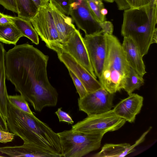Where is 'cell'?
Listing matches in <instances>:
<instances>
[{"label": "cell", "instance_id": "35", "mask_svg": "<svg viewBox=\"0 0 157 157\" xmlns=\"http://www.w3.org/2000/svg\"><path fill=\"white\" fill-rule=\"evenodd\" d=\"M116 4H120L122 3L124 1V0H114Z\"/></svg>", "mask_w": 157, "mask_h": 157}, {"label": "cell", "instance_id": "33", "mask_svg": "<svg viewBox=\"0 0 157 157\" xmlns=\"http://www.w3.org/2000/svg\"><path fill=\"white\" fill-rule=\"evenodd\" d=\"M145 5L157 4V0H144Z\"/></svg>", "mask_w": 157, "mask_h": 157}, {"label": "cell", "instance_id": "6", "mask_svg": "<svg viewBox=\"0 0 157 157\" xmlns=\"http://www.w3.org/2000/svg\"><path fill=\"white\" fill-rule=\"evenodd\" d=\"M69 15L85 36L104 34L101 23L94 18L86 0H71Z\"/></svg>", "mask_w": 157, "mask_h": 157}, {"label": "cell", "instance_id": "22", "mask_svg": "<svg viewBox=\"0 0 157 157\" xmlns=\"http://www.w3.org/2000/svg\"><path fill=\"white\" fill-rule=\"evenodd\" d=\"M89 9L94 18L99 23L106 21V16L101 13L104 8L102 0H86Z\"/></svg>", "mask_w": 157, "mask_h": 157}, {"label": "cell", "instance_id": "19", "mask_svg": "<svg viewBox=\"0 0 157 157\" xmlns=\"http://www.w3.org/2000/svg\"><path fill=\"white\" fill-rule=\"evenodd\" d=\"M13 23L23 36L29 39L36 44H39L38 35L30 21L23 19L18 17H13Z\"/></svg>", "mask_w": 157, "mask_h": 157}, {"label": "cell", "instance_id": "16", "mask_svg": "<svg viewBox=\"0 0 157 157\" xmlns=\"http://www.w3.org/2000/svg\"><path fill=\"white\" fill-rule=\"evenodd\" d=\"M0 152L12 157H54L47 151L35 145L28 143H24L21 146L0 147Z\"/></svg>", "mask_w": 157, "mask_h": 157}, {"label": "cell", "instance_id": "3", "mask_svg": "<svg viewBox=\"0 0 157 157\" xmlns=\"http://www.w3.org/2000/svg\"><path fill=\"white\" fill-rule=\"evenodd\" d=\"M106 53L99 81L103 87L114 94L123 89L129 75L130 66L126 60L122 44L112 34H104Z\"/></svg>", "mask_w": 157, "mask_h": 157}, {"label": "cell", "instance_id": "15", "mask_svg": "<svg viewBox=\"0 0 157 157\" xmlns=\"http://www.w3.org/2000/svg\"><path fill=\"white\" fill-rule=\"evenodd\" d=\"M148 129L132 145L128 143L120 144H106L99 152L92 156L94 157H123L135 151V147L143 142L149 132Z\"/></svg>", "mask_w": 157, "mask_h": 157}, {"label": "cell", "instance_id": "13", "mask_svg": "<svg viewBox=\"0 0 157 157\" xmlns=\"http://www.w3.org/2000/svg\"><path fill=\"white\" fill-rule=\"evenodd\" d=\"M49 6L60 40V43L67 41L76 29L71 18L61 11L50 0Z\"/></svg>", "mask_w": 157, "mask_h": 157}, {"label": "cell", "instance_id": "28", "mask_svg": "<svg viewBox=\"0 0 157 157\" xmlns=\"http://www.w3.org/2000/svg\"><path fill=\"white\" fill-rule=\"evenodd\" d=\"M15 135L13 133L0 129V143H6L11 142L13 139Z\"/></svg>", "mask_w": 157, "mask_h": 157}, {"label": "cell", "instance_id": "4", "mask_svg": "<svg viewBox=\"0 0 157 157\" xmlns=\"http://www.w3.org/2000/svg\"><path fill=\"white\" fill-rule=\"evenodd\" d=\"M63 157H81L99 149L104 133H84L71 129L57 133Z\"/></svg>", "mask_w": 157, "mask_h": 157}, {"label": "cell", "instance_id": "10", "mask_svg": "<svg viewBox=\"0 0 157 157\" xmlns=\"http://www.w3.org/2000/svg\"><path fill=\"white\" fill-rule=\"evenodd\" d=\"M83 38L94 73L99 78L106 55V44L105 35L85 36Z\"/></svg>", "mask_w": 157, "mask_h": 157}, {"label": "cell", "instance_id": "7", "mask_svg": "<svg viewBox=\"0 0 157 157\" xmlns=\"http://www.w3.org/2000/svg\"><path fill=\"white\" fill-rule=\"evenodd\" d=\"M31 22L38 36L48 48L51 49L60 43L49 4L39 8Z\"/></svg>", "mask_w": 157, "mask_h": 157}, {"label": "cell", "instance_id": "1", "mask_svg": "<svg viewBox=\"0 0 157 157\" xmlns=\"http://www.w3.org/2000/svg\"><path fill=\"white\" fill-rule=\"evenodd\" d=\"M48 59L28 42L15 45L5 55L6 78L38 112L56 106L58 102V92L48 78Z\"/></svg>", "mask_w": 157, "mask_h": 157}, {"label": "cell", "instance_id": "36", "mask_svg": "<svg viewBox=\"0 0 157 157\" xmlns=\"http://www.w3.org/2000/svg\"><path fill=\"white\" fill-rule=\"evenodd\" d=\"M105 1L109 3H112L114 2V0H104Z\"/></svg>", "mask_w": 157, "mask_h": 157}, {"label": "cell", "instance_id": "30", "mask_svg": "<svg viewBox=\"0 0 157 157\" xmlns=\"http://www.w3.org/2000/svg\"><path fill=\"white\" fill-rule=\"evenodd\" d=\"M13 17L4 14L0 12V24L13 23Z\"/></svg>", "mask_w": 157, "mask_h": 157}, {"label": "cell", "instance_id": "34", "mask_svg": "<svg viewBox=\"0 0 157 157\" xmlns=\"http://www.w3.org/2000/svg\"><path fill=\"white\" fill-rule=\"evenodd\" d=\"M101 12L103 15L106 16V15H107L108 13V10L104 8L101 10Z\"/></svg>", "mask_w": 157, "mask_h": 157}, {"label": "cell", "instance_id": "12", "mask_svg": "<svg viewBox=\"0 0 157 157\" xmlns=\"http://www.w3.org/2000/svg\"><path fill=\"white\" fill-rule=\"evenodd\" d=\"M121 100L111 110L114 114L129 123L133 122L143 105V97L135 93Z\"/></svg>", "mask_w": 157, "mask_h": 157}, {"label": "cell", "instance_id": "20", "mask_svg": "<svg viewBox=\"0 0 157 157\" xmlns=\"http://www.w3.org/2000/svg\"><path fill=\"white\" fill-rule=\"evenodd\" d=\"M18 17L31 21L36 15L38 9L32 0H15Z\"/></svg>", "mask_w": 157, "mask_h": 157}, {"label": "cell", "instance_id": "31", "mask_svg": "<svg viewBox=\"0 0 157 157\" xmlns=\"http://www.w3.org/2000/svg\"><path fill=\"white\" fill-rule=\"evenodd\" d=\"M38 9L48 5L49 0H32Z\"/></svg>", "mask_w": 157, "mask_h": 157}, {"label": "cell", "instance_id": "21", "mask_svg": "<svg viewBox=\"0 0 157 157\" xmlns=\"http://www.w3.org/2000/svg\"><path fill=\"white\" fill-rule=\"evenodd\" d=\"M144 83L142 76L130 67L129 76L126 79L123 89L129 95L136 90L139 89Z\"/></svg>", "mask_w": 157, "mask_h": 157}, {"label": "cell", "instance_id": "32", "mask_svg": "<svg viewBox=\"0 0 157 157\" xmlns=\"http://www.w3.org/2000/svg\"><path fill=\"white\" fill-rule=\"evenodd\" d=\"M0 129L9 131L6 120L0 113Z\"/></svg>", "mask_w": 157, "mask_h": 157}, {"label": "cell", "instance_id": "11", "mask_svg": "<svg viewBox=\"0 0 157 157\" xmlns=\"http://www.w3.org/2000/svg\"><path fill=\"white\" fill-rule=\"evenodd\" d=\"M56 53L60 61L81 81L88 93L103 87L99 81L70 54L64 52Z\"/></svg>", "mask_w": 157, "mask_h": 157}, {"label": "cell", "instance_id": "14", "mask_svg": "<svg viewBox=\"0 0 157 157\" xmlns=\"http://www.w3.org/2000/svg\"><path fill=\"white\" fill-rule=\"evenodd\" d=\"M122 46L130 67L143 76L147 73L143 57L136 44L130 38L124 37Z\"/></svg>", "mask_w": 157, "mask_h": 157}, {"label": "cell", "instance_id": "5", "mask_svg": "<svg viewBox=\"0 0 157 157\" xmlns=\"http://www.w3.org/2000/svg\"><path fill=\"white\" fill-rule=\"evenodd\" d=\"M126 121L115 115L111 109L98 114L88 116L72 126L73 131L84 133H105L118 130Z\"/></svg>", "mask_w": 157, "mask_h": 157}, {"label": "cell", "instance_id": "8", "mask_svg": "<svg viewBox=\"0 0 157 157\" xmlns=\"http://www.w3.org/2000/svg\"><path fill=\"white\" fill-rule=\"evenodd\" d=\"M51 49L56 52H64L69 54L97 78L90 61L84 38L78 30L76 29L67 41L54 46Z\"/></svg>", "mask_w": 157, "mask_h": 157}, {"label": "cell", "instance_id": "24", "mask_svg": "<svg viewBox=\"0 0 157 157\" xmlns=\"http://www.w3.org/2000/svg\"><path fill=\"white\" fill-rule=\"evenodd\" d=\"M69 74L73 82L80 98H82L88 93L81 81L70 70H68Z\"/></svg>", "mask_w": 157, "mask_h": 157}, {"label": "cell", "instance_id": "26", "mask_svg": "<svg viewBox=\"0 0 157 157\" xmlns=\"http://www.w3.org/2000/svg\"><path fill=\"white\" fill-rule=\"evenodd\" d=\"M55 113L58 116L59 122L65 121L69 124H73L74 121L68 113L62 110L61 108H58Z\"/></svg>", "mask_w": 157, "mask_h": 157}, {"label": "cell", "instance_id": "9", "mask_svg": "<svg viewBox=\"0 0 157 157\" xmlns=\"http://www.w3.org/2000/svg\"><path fill=\"white\" fill-rule=\"evenodd\" d=\"M113 96L114 94L109 93L103 87L88 93L82 98H78L79 110L88 116L109 111L113 107Z\"/></svg>", "mask_w": 157, "mask_h": 157}, {"label": "cell", "instance_id": "27", "mask_svg": "<svg viewBox=\"0 0 157 157\" xmlns=\"http://www.w3.org/2000/svg\"><path fill=\"white\" fill-rule=\"evenodd\" d=\"M0 4L7 10L17 13L15 0H0Z\"/></svg>", "mask_w": 157, "mask_h": 157}, {"label": "cell", "instance_id": "17", "mask_svg": "<svg viewBox=\"0 0 157 157\" xmlns=\"http://www.w3.org/2000/svg\"><path fill=\"white\" fill-rule=\"evenodd\" d=\"M6 52L3 45L0 42V113L6 120L8 95L6 84Z\"/></svg>", "mask_w": 157, "mask_h": 157}, {"label": "cell", "instance_id": "18", "mask_svg": "<svg viewBox=\"0 0 157 157\" xmlns=\"http://www.w3.org/2000/svg\"><path fill=\"white\" fill-rule=\"evenodd\" d=\"M23 36L14 23L0 24V42L16 45Z\"/></svg>", "mask_w": 157, "mask_h": 157}, {"label": "cell", "instance_id": "2", "mask_svg": "<svg viewBox=\"0 0 157 157\" xmlns=\"http://www.w3.org/2000/svg\"><path fill=\"white\" fill-rule=\"evenodd\" d=\"M157 4H148L124 10L121 35L132 39L142 57L147 54L157 32Z\"/></svg>", "mask_w": 157, "mask_h": 157}, {"label": "cell", "instance_id": "29", "mask_svg": "<svg viewBox=\"0 0 157 157\" xmlns=\"http://www.w3.org/2000/svg\"><path fill=\"white\" fill-rule=\"evenodd\" d=\"M130 8H138L145 5L144 0H125Z\"/></svg>", "mask_w": 157, "mask_h": 157}, {"label": "cell", "instance_id": "25", "mask_svg": "<svg viewBox=\"0 0 157 157\" xmlns=\"http://www.w3.org/2000/svg\"><path fill=\"white\" fill-rule=\"evenodd\" d=\"M61 11L67 15H69L71 0H50Z\"/></svg>", "mask_w": 157, "mask_h": 157}, {"label": "cell", "instance_id": "37", "mask_svg": "<svg viewBox=\"0 0 157 157\" xmlns=\"http://www.w3.org/2000/svg\"><path fill=\"white\" fill-rule=\"evenodd\" d=\"M0 157H2V156H0Z\"/></svg>", "mask_w": 157, "mask_h": 157}, {"label": "cell", "instance_id": "23", "mask_svg": "<svg viewBox=\"0 0 157 157\" xmlns=\"http://www.w3.org/2000/svg\"><path fill=\"white\" fill-rule=\"evenodd\" d=\"M8 100L13 105L26 113L33 114L27 101L21 95H8Z\"/></svg>", "mask_w": 157, "mask_h": 157}]
</instances>
